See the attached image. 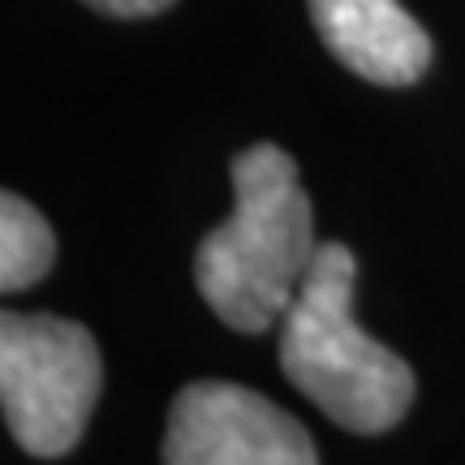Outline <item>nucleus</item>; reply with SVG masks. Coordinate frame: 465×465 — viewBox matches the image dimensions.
Wrapping results in <instances>:
<instances>
[{"instance_id": "nucleus-1", "label": "nucleus", "mask_w": 465, "mask_h": 465, "mask_svg": "<svg viewBox=\"0 0 465 465\" xmlns=\"http://www.w3.org/2000/svg\"><path fill=\"white\" fill-rule=\"evenodd\" d=\"M232 216L194 250V284L232 332L281 328L315 263V212L293 155L254 143L232 160Z\"/></svg>"}, {"instance_id": "nucleus-2", "label": "nucleus", "mask_w": 465, "mask_h": 465, "mask_svg": "<svg viewBox=\"0 0 465 465\" xmlns=\"http://www.w3.org/2000/svg\"><path fill=\"white\" fill-rule=\"evenodd\" d=\"M353 250L319 242L315 263L281 319L284 380L353 435H383L410 414L418 380L410 362L353 319Z\"/></svg>"}, {"instance_id": "nucleus-3", "label": "nucleus", "mask_w": 465, "mask_h": 465, "mask_svg": "<svg viewBox=\"0 0 465 465\" xmlns=\"http://www.w3.org/2000/svg\"><path fill=\"white\" fill-rule=\"evenodd\" d=\"M100 388V345L83 323L0 311V410L22 452L65 457L83 440Z\"/></svg>"}, {"instance_id": "nucleus-4", "label": "nucleus", "mask_w": 465, "mask_h": 465, "mask_svg": "<svg viewBox=\"0 0 465 465\" xmlns=\"http://www.w3.org/2000/svg\"><path fill=\"white\" fill-rule=\"evenodd\" d=\"M164 465H319V452L276 401L242 383L199 380L168 410Z\"/></svg>"}, {"instance_id": "nucleus-5", "label": "nucleus", "mask_w": 465, "mask_h": 465, "mask_svg": "<svg viewBox=\"0 0 465 465\" xmlns=\"http://www.w3.org/2000/svg\"><path fill=\"white\" fill-rule=\"evenodd\" d=\"M323 48L375 86H410L431 69V35L401 0H306Z\"/></svg>"}, {"instance_id": "nucleus-6", "label": "nucleus", "mask_w": 465, "mask_h": 465, "mask_svg": "<svg viewBox=\"0 0 465 465\" xmlns=\"http://www.w3.org/2000/svg\"><path fill=\"white\" fill-rule=\"evenodd\" d=\"M56 263V237L39 207L0 190V293L31 289Z\"/></svg>"}, {"instance_id": "nucleus-7", "label": "nucleus", "mask_w": 465, "mask_h": 465, "mask_svg": "<svg viewBox=\"0 0 465 465\" xmlns=\"http://www.w3.org/2000/svg\"><path fill=\"white\" fill-rule=\"evenodd\" d=\"M86 5L108 17H155L173 9V0H86Z\"/></svg>"}]
</instances>
